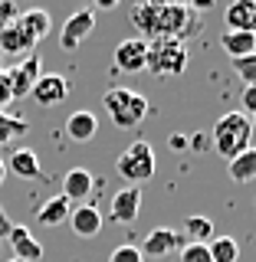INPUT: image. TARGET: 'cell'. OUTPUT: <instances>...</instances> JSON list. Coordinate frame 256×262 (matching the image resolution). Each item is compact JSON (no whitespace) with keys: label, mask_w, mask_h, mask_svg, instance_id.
<instances>
[{"label":"cell","mask_w":256,"mask_h":262,"mask_svg":"<svg viewBox=\"0 0 256 262\" xmlns=\"http://www.w3.org/2000/svg\"><path fill=\"white\" fill-rule=\"evenodd\" d=\"M135 30L151 39H178L184 43L197 33V10L187 4H135L131 7Z\"/></svg>","instance_id":"1"},{"label":"cell","mask_w":256,"mask_h":262,"mask_svg":"<svg viewBox=\"0 0 256 262\" xmlns=\"http://www.w3.org/2000/svg\"><path fill=\"white\" fill-rule=\"evenodd\" d=\"M250 141H253V118H246L243 112H227L210 131L213 151L227 161H233L237 154H243L246 147H250Z\"/></svg>","instance_id":"2"},{"label":"cell","mask_w":256,"mask_h":262,"mask_svg":"<svg viewBox=\"0 0 256 262\" xmlns=\"http://www.w3.org/2000/svg\"><path fill=\"white\" fill-rule=\"evenodd\" d=\"M102 108L115 128H138L148 115V98L142 92H131L125 85H112L102 95Z\"/></svg>","instance_id":"3"},{"label":"cell","mask_w":256,"mask_h":262,"mask_svg":"<svg viewBox=\"0 0 256 262\" xmlns=\"http://www.w3.org/2000/svg\"><path fill=\"white\" fill-rule=\"evenodd\" d=\"M187 59H191V53H187L184 43H178V39H151L145 69H151L154 79H174L187 69Z\"/></svg>","instance_id":"4"},{"label":"cell","mask_w":256,"mask_h":262,"mask_svg":"<svg viewBox=\"0 0 256 262\" xmlns=\"http://www.w3.org/2000/svg\"><path fill=\"white\" fill-rule=\"evenodd\" d=\"M115 170L128 180V187H138V184H145V180H151V174H154V147L138 138L131 147H125V151L119 154Z\"/></svg>","instance_id":"5"},{"label":"cell","mask_w":256,"mask_h":262,"mask_svg":"<svg viewBox=\"0 0 256 262\" xmlns=\"http://www.w3.org/2000/svg\"><path fill=\"white\" fill-rule=\"evenodd\" d=\"M30 98L36 105H43V108H56V105H63L69 98V79L60 76V72H43L36 79V85H33Z\"/></svg>","instance_id":"6"},{"label":"cell","mask_w":256,"mask_h":262,"mask_svg":"<svg viewBox=\"0 0 256 262\" xmlns=\"http://www.w3.org/2000/svg\"><path fill=\"white\" fill-rule=\"evenodd\" d=\"M7 76H10V92H13V98H27V95L33 92V85H36V79L43 76L40 53L23 56V59L16 62L13 69H7Z\"/></svg>","instance_id":"7"},{"label":"cell","mask_w":256,"mask_h":262,"mask_svg":"<svg viewBox=\"0 0 256 262\" xmlns=\"http://www.w3.org/2000/svg\"><path fill=\"white\" fill-rule=\"evenodd\" d=\"M112 62L119 72H142L148 62V39L135 36V39H122L112 53Z\"/></svg>","instance_id":"8"},{"label":"cell","mask_w":256,"mask_h":262,"mask_svg":"<svg viewBox=\"0 0 256 262\" xmlns=\"http://www.w3.org/2000/svg\"><path fill=\"white\" fill-rule=\"evenodd\" d=\"M92 30H95V13L92 10L69 13V16H66V23H63V33H60V46L63 49H76Z\"/></svg>","instance_id":"9"},{"label":"cell","mask_w":256,"mask_h":262,"mask_svg":"<svg viewBox=\"0 0 256 262\" xmlns=\"http://www.w3.org/2000/svg\"><path fill=\"white\" fill-rule=\"evenodd\" d=\"M138 213H142V187H122V190L112 196L109 216L115 223H135Z\"/></svg>","instance_id":"10"},{"label":"cell","mask_w":256,"mask_h":262,"mask_svg":"<svg viewBox=\"0 0 256 262\" xmlns=\"http://www.w3.org/2000/svg\"><path fill=\"white\" fill-rule=\"evenodd\" d=\"M181 239H184V236H178V229H171V226H158V229H151V233L145 236L142 256H151V259L171 256V252H178V249H181Z\"/></svg>","instance_id":"11"},{"label":"cell","mask_w":256,"mask_h":262,"mask_svg":"<svg viewBox=\"0 0 256 262\" xmlns=\"http://www.w3.org/2000/svg\"><path fill=\"white\" fill-rule=\"evenodd\" d=\"M102 223H105V216L99 213V207H92V203H79V207H72V213H69L72 233L82 236V239L99 236V233H102Z\"/></svg>","instance_id":"12"},{"label":"cell","mask_w":256,"mask_h":262,"mask_svg":"<svg viewBox=\"0 0 256 262\" xmlns=\"http://www.w3.org/2000/svg\"><path fill=\"white\" fill-rule=\"evenodd\" d=\"M7 243H10V249H13V259H20V262H36V259H43V246H40V239H33V233L27 226H10V233H7Z\"/></svg>","instance_id":"13"},{"label":"cell","mask_w":256,"mask_h":262,"mask_svg":"<svg viewBox=\"0 0 256 262\" xmlns=\"http://www.w3.org/2000/svg\"><path fill=\"white\" fill-rule=\"evenodd\" d=\"M224 23L230 33H253L256 30V0H233L224 10Z\"/></svg>","instance_id":"14"},{"label":"cell","mask_w":256,"mask_h":262,"mask_svg":"<svg viewBox=\"0 0 256 262\" xmlns=\"http://www.w3.org/2000/svg\"><path fill=\"white\" fill-rule=\"evenodd\" d=\"M95 190V177L82 167H72L69 174L63 177V196L69 203H86V196Z\"/></svg>","instance_id":"15"},{"label":"cell","mask_w":256,"mask_h":262,"mask_svg":"<svg viewBox=\"0 0 256 262\" xmlns=\"http://www.w3.org/2000/svg\"><path fill=\"white\" fill-rule=\"evenodd\" d=\"M13 23H16V27H20L23 33H27L33 43H40V39L49 36V30H53V16H49L46 10H36V7H33V10L16 13V20H13Z\"/></svg>","instance_id":"16"},{"label":"cell","mask_w":256,"mask_h":262,"mask_svg":"<svg viewBox=\"0 0 256 262\" xmlns=\"http://www.w3.org/2000/svg\"><path fill=\"white\" fill-rule=\"evenodd\" d=\"M33 46H36V43H33L16 23L0 27V56H30Z\"/></svg>","instance_id":"17"},{"label":"cell","mask_w":256,"mask_h":262,"mask_svg":"<svg viewBox=\"0 0 256 262\" xmlns=\"http://www.w3.org/2000/svg\"><path fill=\"white\" fill-rule=\"evenodd\" d=\"M7 167H10L16 177H23V180H40L43 177L40 158H36V151H30V147H16L10 158H7Z\"/></svg>","instance_id":"18"},{"label":"cell","mask_w":256,"mask_h":262,"mask_svg":"<svg viewBox=\"0 0 256 262\" xmlns=\"http://www.w3.org/2000/svg\"><path fill=\"white\" fill-rule=\"evenodd\" d=\"M95 131H99V121H95L92 112H72L69 118H66V135H69V141L86 144V141L95 138Z\"/></svg>","instance_id":"19"},{"label":"cell","mask_w":256,"mask_h":262,"mask_svg":"<svg viewBox=\"0 0 256 262\" xmlns=\"http://www.w3.org/2000/svg\"><path fill=\"white\" fill-rule=\"evenodd\" d=\"M227 170H230L233 184H250V180H256V147H246L243 154L227 161Z\"/></svg>","instance_id":"20"},{"label":"cell","mask_w":256,"mask_h":262,"mask_svg":"<svg viewBox=\"0 0 256 262\" xmlns=\"http://www.w3.org/2000/svg\"><path fill=\"white\" fill-rule=\"evenodd\" d=\"M69 213H72V203L60 193V196L46 200L43 207L36 210V220H40L43 226H60V223H66V220H69Z\"/></svg>","instance_id":"21"},{"label":"cell","mask_w":256,"mask_h":262,"mask_svg":"<svg viewBox=\"0 0 256 262\" xmlns=\"http://www.w3.org/2000/svg\"><path fill=\"white\" fill-rule=\"evenodd\" d=\"M220 46H224V53L230 56V62H233V59H243V56H250V53H256L253 33H230V30H224Z\"/></svg>","instance_id":"22"},{"label":"cell","mask_w":256,"mask_h":262,"mask_svg":"<svg viewBox=\"0 0 256 262\" xmlns=\"http://www.w3.org/2000/svg\"><path fill=\"white\" fill-rule=\"evenodd\" d=\"M207 252H210V262H237L240 259V246H237L233 236H213L207 243Z\"/></svg>","instance_id":"23"},{"label":"cell","mask_w":256,"mask_h":262,"mask_svg":"<svg viewBox=\"0 0 256 262\" xmlns=\"http://www.w3.org/2000/svg\"><path fill=\"white\" fill-rule=\"evenodd\" d=\"M27 131H30V121L27 118H16V115H7L4 108H0V147L10 144L13 138L27 135Z\"/></svg>","instance_id":"24"},{"label":"cell","mask_w":256,"mask_h":262,"mask_svg":"<svg viewBox=\"0 0 256 262\" xmlns=\"http://www.w3.org/2000/svg\"><path fill=\"white\" fill-rule=\"evenodd\" d=\"M184 236L191 243H204V246H207L213 239V223L207 216H187L184 220Z\"/></svg>","instance_id":"25"},{"label":"cell","mask_w":256,"mask_h":262,"mask_svg":"<svg viewBox=\"0 0 256 262\" xmlns=\"http://www.w3.org/2000/svg\"><path fill=\"white\" fill-rule=\"evenodd\" d=\"M233 72L243 79V85H256V53L243 56V59H233Z\"/></svg>","instance_id":"26"},{"label":"cell","mask_w":256,"mask_h":262,"mask_svg":"<svg viewBox=\"0 0 256 262\" xmlns=\"http://www.w3.org/2000/svg\"><path fill=\"white\" fill-rule=\"evenodd\" d=\"M178 262H210V252L204 243H187V246H181Z\"/></svg>","instance_id":"27"},{"label":"cell","mask_w":256,"mask_h":262,"mask_svg":"<svg viewBox=\"0 0 256 262\" xmlns=\"http://www.w3.org/2000/svg\"><path fill=\"white\" fill-rule=\"evenodd\" d=\"M109 262H145V256H142V249H138V246L125 243V246H119V249H112Z\"/></svg>","instance_id":"28"},{"label":"cell","mask_w":256,"mask_h":262,"mask_svg":"<svg viewBox=\"0 0 256 262\" xmlns=\"http://www.w3.org/2000/svg\"><path fill=\"white\" fill-rule=\"evenodd\" d=\"M240 102H243V115H246V118H250V115L256 118V85H243V98H240Z\"/></svg>","instance_id":"29"},{"label":"cell","mask_w":256,"mask_h":262,"mask_svg":"<svg viewBox=\"0 0 256 262\" xmlns=\"http://www.w3.org/2000/svg\"><path fill=\"white\" fill-rule=\"evenodd\" d=\"M13 102V92H10V76L7 69H0V105H10Z\"/></svg>","instance_id":"30"},{"label":"cell","mask_w":256,"mask_h":262,"mask_svg":"<svg viewBox=\"0 0 256 262\" xmlns=\"http://www.w3.org/2000/svg\"><path fill=\"white\" fill-rule=\"evenodd\" d=\"M10 216H7V213H4V207H0V236H4V239H7V233H10Z\"/></svg>","instance_id":"31"},{"label":"cell","mask_w":256,"mask_h":262,"mask_svg":"<svg viewBox=\"0 0 256 262\" xmlns=\"http://www.w3.org/2000/svg\"><path fill=\"white\" fill-rule=\"evenodd\" d=\"M4 174H7V164H4V158H0V184H4Z\"/></svg>","instance_id":"32"},{"label":"cell","mask_w":256,"mask_h":262,"mask_svg":"<svg viewBox=\"0 0 256 262\" xmlns=\"http://www.w3.org/2000/svg\"><path fill=\"white\" fill-rule=\"evenodd\" d=\"M0 69H4V56H0Z\"/></svg>","instance_id":"33"},{"label":"cell","mask_w":256,"mask_h":262,"mask_svg":"<svg viewBox=\"0 0 256 262\" xmlns=\"http://www.w3.org/2000/svg\"><path fill=\"white\" fill-rule=\"evenodd\" d=\"M253 43H256V30H253Z\"/></svg>","instance_id":"34"},{"label":"cell","mask_w":256,"mask_h":262,"mask_svg":"<svg viewBox=\"0 0 256 262\" xmlns=\"http://www.w3.org/2000/svg\"><path fill=\"white\" fill-rule=\"evenodd\" d=\"M10 262H20V259H10Z\"/></svg>","instance_id":"35"},{"label":"cell","mask_w":256,"mask_h":262,"mask_svg":"<svg viewBox=\"0 0 256 262\" xmlns=\"http://www.w3.org/2000/svg\"><path fill=\"white\" fill-rule=\"evenodd\" d=\"M253 131H256V128H253Z\"/></svg>","instance_id":"36"}]
</instances>
